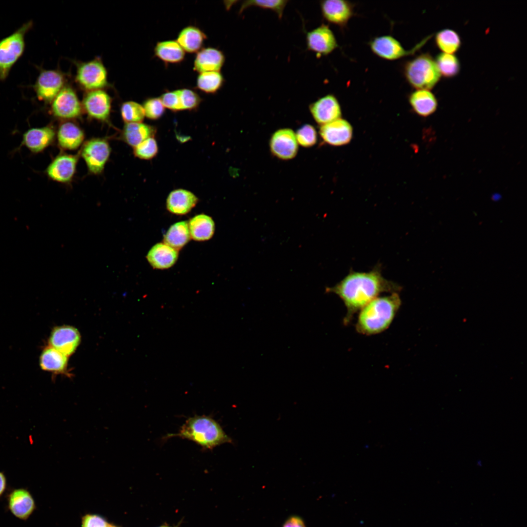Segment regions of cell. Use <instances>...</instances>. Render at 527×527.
<instances>
[{
  "mask_svg": "<svg viewBox=\"0 0 527 527\" xmlns=\"http://www.w3.org/2000/svg\"><path fill=\"white\" fill-rule=\"evenodd\" d=\"M402 286L385 278L379 265L367 272L351 271L340 282L327 287L325 292L337 295L343 302L346 313L343 324L348 325L355 313L382 293H399Z\"/></svg>",
  "mask_w": 527,
  "mask_h": 527,
  "instance_id": "6da1fadb",
  "label": "cell"
},
{
  "mask_svg": "<svg viewBox=\"0 0 527 527\" xmlns=\"http://www.w3.org/2000/svg\"><path fill=\"white\" fill-rule=\"evenodd\" d=\"M402 304L398 293L375 298L359 311L356 331L370 336L381 333L391 325Z\"/></svg>",
  "mask_w": 527,
  "mask_h": 527,
  "instance_id": "7a4b0ae2",
  "label": "cell"
},
{
  "mask_svg": "<svg viewBox=\"0 0 527 527\" xmlns=\"http://www.w3.org/2000/svg\"><path fill=\"white\" fill-rule=\"evenodd\" d=\"M175 437L193 441L205 450L233 443L219 423L210 416L206 415H196L188 418L178 432L168 434L164 438Z\"/></svg>",
  "mask_w": 527,
  "mask_h": 527,
  "instance_id": "3957f363",
  "label": "cell"
},
{
  "mask_svg": "<svg viewBox=\"0 0 527 527\" xmlns=\"http://www.w3.org/2000/svg\"><path fill=\"white\" fill-rule=\"evenodd\" d=\"M403 73L408 83L415 89H433L441 79L435 59L429 53L418 55L406 61Z\"/></svg>",
  "mask_w": 527,
  "mask_h": 527,
  "instance_id": "277c9868",
  "label": "cell"
},
{
  "mask_svg": "<svg viewBox=\"0 0 527 527\" xmlns=\"http://www.w3.org/2000/svg\"><path fill=\"white\" fill-rule=\"evenodd\" d=\"M33 26V21L29 20L11 34L0 40V81L6 80L12 67L23 55L25 35Z\"/></svg>",
  "mask_w": 527,
  "mask_h": 527,
  "instance_id": "5b68a950",
  "label": "cell"
},
{
  "mask_svg": "<svg viewBox=\"0 0 527 527\" xmlns=\"http://www.w3.org/2000/svg\"><path fill=\"white\" fill-rule=\"evenodd\" d=\"M75 79L86 92L102 89L109 85L106 69L99 58L77 63Z\"/></svg>",
  "mask_w": 527,
  "mask_h": 527,
  "instance_id": "8992f818",
  "label": "cell"
},
{
  "mask_svg": "<svg viewBox=\"0 0 527 527\" xmlns=\"http://www.w3.org/2000/svg\"><path fill=\"white\" fill-rule=\"evenodd\" d=\"M428 36L417 43L410 50L405 49L401 42L391 35H383L372 39L369 46L374 54L387 61H395L414 54L428 40Z\"/></svg>",
  "mask_w": 527,
  "mask_h": 527,
  "instance_id": "52a82bcc",
  "label": "cell"
},
{
  "mask_svg": "<svg viewBox=\"0 0 527 527\" xmlns=\"http://www.w3.org/2000/svg\"><path fill=\"white\" fill-rule=\"evenodd\" d=\"M39 69V74L32 87L39 100L52 102L65 86V75L58 69Z\"/></svg>",
  "mask_w": 527,
  "mask_h": 527,
  "instance_id": "ba28073f",
  "label": "cell"
},
{
  "mask_svg": "<svg viewBox=\"0 0 527 527\" xmlns=\"http://www.w3.org/2000/svg\"><path fill=\"white\" fill-rule=\"evenodd\" d=\"M110 152L111 149L106 140L96 138L86 142L81 153L89 171L93 174H99L103 171Z\"/></svg>",
  "mask_w": 527,
  "mask_h": 527,
  "instance_id": "9c48e42d",
  "label": "cell"
},
{
  "mask_svg": "<svg viewBox=\"0 0 527 527\" xmlns=\"http://www.w3.org/2000/svg\"><path fill=\"white\" fill-rule=\"evenodd\" d=\"M306 48L319 57L331 54L338 47L336 37L328 25L322 24L306 34Z\"/></svg>",
  "mask_w": 527,
  "mask_h": 527,
  "instance_id": "30bf717a",
  "label": "cell"
},
{
  "mask_svg": "<svg viewBox=\"0 0 527 527\" xmlns=\"http://www.w3.org/2000/svg\"><path fill=\"white\" fill-rule=\"evenodd\" d=\"M51 102V111L57 118L72 119L81 113L82 105L75 91L70 86L65 85Z\"/></svg>",
  "mask_w": 527,
  "mask_h": 527,
  "instance_id": "8fae6325",
  "label": "cell"
},
{
  "mask_svg": "<svg viewBox=\"0 0 527 527\" xmlns=\"http://www.w3.org/2000/svg\"><path fill=\"white\" fill-rule=\"evenodd\" d=\"M321 14L328 23L341 28L346 26L349 20L355 15V5L345 0H325L320 2Z\"/></svg>",
  "mask_w": 527,
  "mask_h": 527,
  "instance_id": "7c38bea8",
  "label": "cell"
},
{
  "mask_svg": "<svg viewBox=\"0 0 527 527\" xmlns=\"http://www.w3.org/2000/svg\"><path fill=\"white\" fill-rule=\"evenodd\" d=\"M269 147L273 155L279 159L288 160L294 158L298 150L295 133L290 128L277 130L270 139Z\"/></svg>",
  "mask_w": 527,
  "mask_h": 527,
  "instance_id": "4fadbf2b",
  "label": "cell"
},
{
  "mask_svg": "<svg viewBox=\"0 0 527 527\" xmlns=\"http://www.w3.org/2000/svg\"><path fill=\"white\" fill-rule=\"evenodd\" d=\"M313 119L322 125L341 118L342 110L336 97L328 94L319 98L309 105Z\"/></svg>",
  "mask_w": 527,
  "mask_h": 527,
  "instance_id": "5bb4252c",
  "label": "cell"
},
{
  "mask_svg": "<svg viewBox=\"0 0 527 527\" xmlns=\"http://www.w3.org/2000/svg\"><path fill=\"white\" fill-rule=\"evenodd\" d=\"M111 101V98L107 93L102 89H99L86 92L82 105L90 117L106 121L110 115Z\"/></svg>",
  "mask_w": 527,
  "mask_h": 527,
  "instance_id": "9a60e30c",
  "label": "cell"
},
{
  "mask_svg": "<svg viewBox=\"0 0 527 527\" xmlns=\"http://www.w3.org/2000/svg\"><path fill=\"white\" fill-rule=\"evenodd\" d=\"M81 341V335L78 329L70 325L55 327L49 339L50 346L66 356L72 355Z\"/></svg>",
  "mask_w": 527,
  "mask_h": 527,
  "instance_id": "2e32d148",
  "label": "cell"
},
{
  "mask_svg": "<svg viewBox=\"0 0 527 527\" xmlns=\"http://www.w3.org/2000/svg\"><path fill=\"white\" fill-rule=\"evenodd\" d=\"M319 133L323 140L327 144L341 146L350 142L353 129L348 122L340 118L321 125Z\"/></svg>",
  "mask_w": 527,
  "mask_h": 527,
  "instance_id": "e0dca14e",
  "label": "cell"
},
{
  "mask_svg": "<svg viewBox=\"0 0 527 527\" xmlns=\"http://www.w3.org/2000/svg\"><path fill=\"white\" fill-rule=\"evenodd\" d=\"M8 507L16 518L26 520L32 514L36 504L31 493L26 489L19 488L13 490L8 497Z\"/></svg>",
  "mask_w": 527,
  "mask_h": 527,
  "instance_id": "ac0fdd59",
  "label": "cell"
},
{
  "mask_svg": "<svg viewBox=\"0 0 527 527\" xmlns=\"http://www.w3.org/2000/svg\"><path fill=\"white\" fill-rule=\"evenodd\" d=\"M78 158L77 155L62 154L57 156L48 166L46 173L52 180L68 182L75 173Z\"/></svg>",
  "mask_w": 527,
  "mask_h": 527,
  "instance_id": "d6986e66",
  "label": "cell"
},
{
  "mask_svg": "<svg viewBox=\"0 0 527 527\" xmlns=\"http://www.w3.org/2000/svg\"><path fill=\"white\" fill-rule=\"evenodd\" d=\"M224 61L225 56L220 50L212 47L203 48L197 53L193 69L199 73L220 72Z\"/></svg>",
  "mask_w": 527,
  "mask_h": 527,
  "instance_id": "ffe728a7",
  "label": "cell"
},
{
  "mask_svg": "<svg viewBox=\"0 0 527 527\" xmlns=\"http://www.w3.org/2000/svg\"><path fill=\"white\" fill-rule=\"evenodd\" d=\"M408 101L413 111L423 117L434 113L438 106L436 97L429 90L415 89L409 94Z\"/></svg>",
  "mask_w": 527,
  "mask_h": 527,
  "instance_id": "44dd1931",
  "label": "cell"
},
{
  "mask_svg": "<svg viewBox=\"0 0 527 527\" xmlns=\"http://www.w3.org/2000/svg\"><path fill=\"white\" fill-rule=\"evenodd\" d=\"M55 137V131L50 126L33 128L25 132L22 142L31 152L39 153L48 147Z\"/></svg>",
  "mask_w": 527,
  "mask_h": 527,
  "instance_id": "7402d4cb",
  "label": "cell"
},
{
  "mask_svg": "<svg viewBox=\"0 0 527 527\" xmlns=\"http://www.w3.org/2000/svg\"><path fill=\"white\" fill-rule=\"evenodd\" d=\"M197 197L191 192L178 189L171 192L166 200L168 210L176 215L188 213L196 204Z\"/></svg>",
  "mask_w": 527,
  "mask_h": 527,
  "instance_id": "603a6c76",
  "label": "cell"
},
{
  "mask_svg": "<svg viewBox=\"0 0 527 527\" xmlns=\"http://www.w3.org/2000/svg\"><path fill=\"white\" fill-rule=\"evenodd\" d=\"M178 251L164 243H158L148 252L146 258L152 267L157 269H166L176 262Z\"/></svg>",
  "mask_w": 527,
  "mask_h": 527,
  "instance_id": "cb8c5ba5",
  "label": "cell"
},
{
  "mask_svg": "<svg viewBox=\"0 0 527 527\" xmlns=\"http://www.w3.org/2000/svg\"><path fill=\"white\" fill-rule=\"evenodd\" d=\"M59 145L66 150L77 149L82 143L84 135L82 130L76 124L65 122L61 124L57 133Z\"/></svg>",
  "mask_w": 527,
  "mask_h": 527,
  "instance_id": "d4e9b609",
  "label": "cell"
},
{
  "mask_svg": "<svg viewBox=\"0 0 527 527\" xmlns=\"http://www.w3.org/2000/svg\"><path fill=\"white\" fill-rule=\"evenodd\" d=\"M206 39V34L201 29L195 26L189 25L180 32L176 41L184 51L193 53L202 49Z\"/></svg>",
  "mask_w": 527,
  "mask_h": 527,
  "instance_id": "484cf974",
  "label": "cell"
},
{
  "mask_svg": "<svg viewBox=\"0 0 527 527\" xmlns=\"http://www.w3.org/2000/svg\"><path fill=\"white\" fill-rule=\"evenodd\" d=\"M67 360V356L49 345L41 354L40 365L44 371L63 373L66 370Z\"/></svg>",
  "mask_w": 527,
  "mask_h": 527,
  "instance_id": "4316f807",
  "label": "cell"
},
{
  "mask_svg": "<svg viewBox=\"0 0 527 527\" xmlns=\"http://www.w3.org/2000/svg\"><path fill=\"white\" fill-rule=\"evenodd\" d=\"M156 132L154 127L142 122L126 123L122 138L128 144L134 147L147 139L153 137Z\"/></svg>",
  "mask_w": 527,
  "mask_h": 527,
  "instance_id": "83f0119b",
  "label": "cell"
},
{
  "mask_svg": "<svg viewBox=\"0 0 527 527\" xmlns=\"http://www.w3.org/2000/svg\"><path fill=\"white\" fill-rule=\"evenodd\" d=\"M155 56L167 63H178L183 61L185 53L176 41L158 42L154 48Z\"/></svg>",
  "mask_w": 527,
  "mask_h": 527,
  "instance_id": "f1b7e54d",
  "label": "cell"
},
{
  "mask_svg": "<svg viewBox=\"0 0 527 527\" xmlns=\"http://www.w3.org/2000/svg\"><path fill=\"white\" fill-rule=\"evenodd\" d=\"M188 223L190 236L194 240H207L213 235L215 230L214 222L212 219L207 215H196L191 218Z\"/></svg>",
  "mask_w": 527,
  "mask_h": 527,
  "instance_id": "f546056e",
  "label": "cell"
},
{
  "mask_svg": "<svg viewBox=\"0 0 527 527\" xmlns=\"http://www.w3.org/2000/svg\"><path fill=\"white\" fill-rule=\"evenodd\" d=\"M188 223L182 221L171 225L164 236V243L176 250L180 249L190 239Z\"/></svg>",
  "mask_w": 527,
  "mask_h": 527,
  "instance_id": "4dcf8cb0",
  "label": "cell"
},
{
  "mask_svg": "<svg viewBox=\"0 0 527 527\" xmlns=\"http://www.w3.org/2000/svg\"><path fill=\"white\" fill-rule=\"evenodd\" d=\"M435 43L443 53L453 54L458 52L462 45L459 34L455 30L446 28L438 31L435 35Z\"/></svg>",
  "mask_w": 527,
  "mask_h": 527,
  "instance_id": "1f68e13d",
  "label": "cell"
},
{
  "mask_svg": "<svg viewBox=\"0 0 527 527\" xmlns=\"http://www.w3.org/2000/svg\"><path fill=\"white\" fill-rule=\"evenodd\" d=\"M435 61L441 76L445 78H454L460 72V61L454 54L440 53L436 56Z\"/></svg>",
  "mask_w": 527,
  "mask_h": 527,
  "instance_id": "d6a6232c",
  "label": "cell"
},
{
  "mask_svg": "<svg viewBox=\"0 0 527 527\" xmlns=\"http://www.w3.org/2000/svg\"><path fill=\"white\" fill-rule=\"evenodd\" d=\"M224 79L220 72H207L198 75L196 86L198 89L207 94H214L223 86Z\"/></svg>",
  "mask_w": 527,
  "mask_h": 527,
  "instance_id": "836d02e7",
  "label": "cell"
},
{
  "mask_svg": "<svg viewBox=\"0 0 527 527\" xmlns=\"http://www.w3.org/2000/svg\"><path fill=\"white\" fill-rule=\"evenodd\" d=\"M288 1L286 0H245L241 6L240 12H242L249 7H258L260 8L273 11L277 15L278 18L281 19Z\"/></svg>",
  "mask_w": 527,
  "mask_h": 527,
  "instance_id": "e575fe53",
  "label": "cell"
},
{
  "mask_svg": "<svg viewBox=\"0 0 527 527\" xmlns=\"http://www.w3.org/2000/svg\"><path fill=\"white\" fill-rule=\"evenodd\" d=\"M121 112L122 118L126 123L142 122L145 116L142 105L133 101L123 103Z\"/></svg>",
  "mask_w": 527,
  "mask_h": 527,
  "instance_id": "d590c367",
  "label": "cell"
},
{
  "mask_svg": "<svg viewBox=\"0 0 527 527\" xmlns=\"http://www.w3.org/2000/svg\"><path fill=\"white\" fill-rule=\"evenodd\" d=\"M158 151L157 142L153 137H151L134 147L133 152L140 159L150 160L157 155Z\"/></svg>",
  "mask_w": 527,
  "mask_h": 527,
  "instance_id": "8d00e7d4",
  "label": "cell"
},
{
  "mask_svg": "<svg viewBox=\"0 0 527 527\" xmlns=\"http://www.w3.org/2000/svg\"><path fill=\"white\" fill-rule=\"evenodd\" d=\"M298 143L304 147H310L317 142V133L315 128L310 124L301 127L295 134Z\"/></svg>",
  "mask_w": 527,
  "mask_h": 527,
  "instance_id": "74e56055",
  "label": "cell"
},
{
  "mask_svg": "<svg viewBox=\"0 0 527 527\" xmlns=\"http://www.w3.org/2000/svg\"><path fill=\"white\" fill-rule=\"evenodd\" d=\"M178 90L182 110H192L198 107L202 100L195 91L188 88Z\"/></svg>",
  "mask_w": 527,
  "mask_h": 527,
  "instance_id": "f35d334b",
  "label": "cell"
},
{
  "mask_svg": "<svg viewBox=\"0 0 527 527\" xmlns=\"http://www.w3.org/2000/svg\"><path fill=\"white\" fill-rule=\"evenodd\" d=\"M145 116L151 120L161 117L165 111V107L160 98H151L146 99L143 104Z\"/></svg>",
  "mask_w": 527,
  "mask_h": 527,
  "instance_id": "ab89813d",
  "label": "cell"
},
{
  "mask_svg": "<svg viewBox=\"0 0 527 527\" xmlns=\"http://www.w3.org/2000/svg\"><path fill=\"white\" fill-rule=\"evenodd\" d=\"M165 108L173 111L182 110L178 90L167 91L160 98Z\"/></svg>",
  "mask_w": 527,
  "mask_h": 527,
  "instance_id": "60d3db41",
  "label": "cell"
},
{
  "mask_svg": "<svg viewBox=\"0 0 527 527\" xmlns=\"http://www.w3.org/2000/svg\"><path fill=\"white\" fill-rule=\"evenodd\" d=\"M109 525L100 516L87 515L82 520V527H108Z\"/></svg>",
  "mask_w": 527,
  "mask_h": 527,
  "instance_id": "b9f144b4",
  "label": "cell"
},
{
  "mask_svg": "<svg viewBox=\"0 0 527 527\" xmlns=\"http://www.w3.org/2000/svg\"><path fill=\"white\" fill-rule=\"evenodd\" d=\"M283 527H306L304 521L297 516L289 517L284 523Z\"/></svg>",
  "mask_w": 527,
  "mask_h": 527,
  "instance_id": "7bdbcfd3",
  "label": "cell"
},
{
  "mask_svg": "<svg viewBox=\"0 0 527 527\" xmlns=\"http://www.w3.org/2000/svg\"><path fill=\"white\" fill-rule=\"evenodd\" d=\"M7 487V480L5 475L0 471V497L3 495Z\"/></svg>",
  "mask_w": 527,
  "mask_h": 527,
  "instance_id": "ee69618b",
  "label": "cell"
},
{
  "mask_svg": "<svg viewBox=\"0 0 527 527\" xmlns=\"http://www.w3.org/2000/svg\"><path fill=\"white\" fill-rule=\"evenodd\" d=\"M108 527H115V526H111V525H109V526H108Z\"/></svg>",
  "mask_w": 527,
  "mask_h": 527,
  "instance_id": "f6af8a7d",
  "label": "cell"
},
{
  "mask_svg": "<svg viewBox=\"0 0 527 527\" xmlns=\"http://www.w3.org/2000/svg\"><path fill=\"white\" fill-rule=\"evenodd\" d=\"M167 527V526H162V527Z\"/></svg>",
  "mask_w": 527,
  "mask_h": 527,
  "instance_id": "bcb514c9",
  "label": "cell"
}]
</instances>
